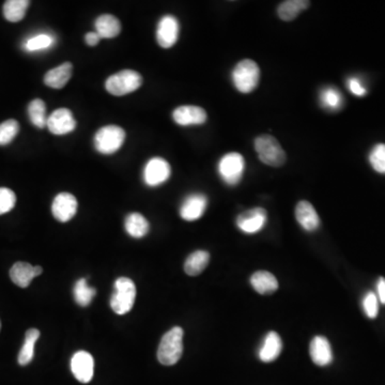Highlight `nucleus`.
Here are the masks:
<instances>
[{
    "label": "nucleus",
    "instance_id": "nucleus-26",
    "mask_svg": "<svg viewBox=\"0 0 385 385\" xmlns=\"http://www.w3.org/2000/svg\"><path fill=\"white\" fill-rule=\"evenodd\" d=\"M40 337V331L37 329H29L25 335V343L18 354V364L26 366L34 360L35 346Z\"/></svg>",
    "mask_w": 385,
    "mask_h": 385
},
{
    "label": "nucleus",
    "instance_id": "nucleus-5",
    "mask_svg": "<svg viewBox=\"0 0 385 385\" xmlns=\"http://www.w3.org/2000/svg\"><path fill=\"white\" fill-rule=\"evenodd\" d=\"M142 85V77L138 72L133 70H123L108 77L105 88L108 94L122 96L132 94Z\"/></svg>",
    "mask_w": 385,
    "mask_h": 385
},
{
    "label": "nucleus",
    "instance_id": "nucleus-21",
    "mask_svg": "<svg viewBox=\"0 0 385 385\" xmlns=\"http://www.w3.org/2000/svg\"><path fill=\"white\" fill-rule=\"evenodd\" d=\"M96 32L101 39H113L121 32L120 21L111 14H102L94 23Z\"/></svg>",
    "mask_w": 385,
    "mask_h": 385
},
{
    "label": "nucleus",
    "instance_id": "nucleus-24",
    "mask_svg": "<svg viewBox=\"0 0 385 385\" xmlns=\"http://www.w3.org/2000/svg\"><path fill=\"white\" fill-rule=\"evenodd\" d=\"M124 227L125 231L132 238L135 239L144 238L150 228L149 223H148L145 216H142V214L137 213V212H134V213L129 214L127 216Z\"/></svg>",
    "mask_w": 385,
    "mask_h": 385
},
{
    "label": "nucleus",
    "instance_id": "nucleus-3",
    "mask_svg": "<svg viewBox=\"0 0 385 385\" xmlns=\"http://www.w3.org/2000/svg\"><path fill=\"white\" fill-rule=\"evenodd\" d=\"M254 146L259 160L267 166L280 167L287 160L286 152L278 140L273 136L267 134L258 136Z\"/></svg>",
    "mask_w": 385,
    "mask_h": 385
},
{
    "label": "nucleus",
    "instance_id": "nucleus-29",
    "mask_svg": "<svg viewBox=\"0 0 385 385\" xmlns=\"http://www.w3.org/2000/svg\"><path fill=\"white\" fill-rule=\"evenodd\" d=\"M28 116L32 124L38 129H43L47 127V105L41 98H35L28 105Z\"/></svg>",
    "mask_w": 385,
    "mask_h": 385
},
{
    "label": "nucleus",
    "instance_id": "nucleus-12",
    "mask_svg": "<svg viewBox=\"0 0 385 385\" xmlns=\"http://www.w3.org/2000/svg\"><path fill=\"white\" fill-rule=\"evenodd\" d=\"M71 369L81 383H89L94 378V360L87 351H79L72 356Z\"/></svg>",
    "mask_w": 385,
    "mask_h": 385
},
{
    "label": "nucleus",
    "instance_id": "nucleus-19",
    "mask_svg": "<svg viewBox=\"0 0 385 385\" xmlns=\"http://www.w3.org/2000/svg\"><path fill=\"white\" fill-rule=\"evenodd\" d=\"M73 66L71 62H64L54 69L49 70L44 77V83L49 88L62 89L72 77Z\"/></svg>",
    "mask_w": 385,
    "mask_h": 385
},
{
    "label": "nucleus",
    "instance_id": "nucleus-36",
    "mask_svg": "<svg viewBox=\"0 0 385 385\" xmlns=\"http://www.w3.org/2000/svg\"><path fill=\"white\" fill-rule=\"evenodd\" d=\"M347 85H348V89L350 90L351 94H354L356 96H364L367 94V90H366L363 83L356 77L349 79Z\"/></svg>",
    "mask_w": 385,
    "mask_h": 385
},
{
    "label": "nucleus",
    "instance_id": "nucleus-8",
    "mask_svg": "<svg viewBox=\"0 0 385 385\" xmlns=\"http://www.w3.org/2000/svg\"><path fill=\"white\" fill-rule=\"evenodd\" d=\"M170 174L172 167L170 163L162 157H152L144 168V182L150 187H159L170 179Z\"/></svg>",
    "mask_w": 385,
    "mask_h": 385
},
{
    "label": "nucleus",
    "instance_id": "nucleus-18",
    "mask_svg": "<svg viewBox=\"0 0 385 385\" xmlns=\"http://www.w3.org/2000/svg\"><path fill=\"white\" fill-rule=\"evenodd\" d=\"M309 354H310L313 362L321 367L330 365L333 362L331 345L326 337H314L310 343V347H309Z\"/></svg>",
    "mask_w": 385,
    "mask_h": 385
},
{
    "label": "nucleus",
    "instance_id": "nucleus-23",
    "mask_svg": "<svg viewBox=\"0 0 385 385\" xmlns=\"http://www.w3.org/2000/svg\"><path fill=\"white\" fill-rule=\"evenodd\" d=\"M310 1L307 0H287L280 3L278 8V15L284 22H291L301 14V12L308 9Z\"/></svg>",
    "mask_w": 385,
    "mask_h": 385
},
{
    "label": "nucleus",
    "instance_id": "nucleus-10",
    "mask_svg": "<svg viewBox=\"0 0 385 385\" xmlns=\"http://www.w3.org/2000/svg\"><path fill=\"white\" fill-rule=\"evenodd\" d=\"M47 129L54 135H66L77 129V120L68 108H58L47 118Z\"/></svg>",
    "mask_w": 385,
    "mask_h": 385
},
{
    "label": "nucleus",
    "instance_id": "nucleus-13",
    "mask_svg": "<svg viewBox=\"0 0 385 385\" xmlns=\"http://www.w3.org/2000/svg\"><path fill=\"white\" fill-rule=\"evenodd\" d=\"M77 200L70 193H60L55 197L52 204V213L55 219L62 223L71 221L77 212Z\"/></svg>",
    "mask_w": 385,
    "mask_h": 385
},
{
    "label": "nucleus",
    "instance_id": "nucleus-11",
    "mask_svg": "<svg viewBox=\"0 0 385 385\" xmlns=\"http://www.w3.org/2000/svg\"><path fill=\"white\" fill-rule=\"evenodd\" d=\"M267 224V212L263 208H254L241 213L237 226L242 233L254 235L263 230Z\"/></svg>",
    "mask_w": 385,
    "mask_h": 385
},
{
    "label": "nucleus",
    "instance_id": "nucleus-25",
    "mask_svg": "<svg viewBox=\"0 0 385 385\" xmlns=\"http://www.w3.org/2000/svg\"><path fill=\"white\" fill-rule=\"evenodd\" d=\"M210 255L206 250H196L187 257L184 263V271L189 276H197L206 269Z\"/></svg>",
    "mask_w": 385,
    "mask_h": 385
},
{
    "label": "nucleus",
    "instance_id": "nucleus-2",
    "mask_svg": "<svg viewBox=\"0 0 385 385\" xmlns=\"http://www.w3.org/2000/svg\"><path fill=\"white\" fill-rule=\"evenodd\" d=\"M233 86L241 94H250L258 87L261 69L254 60L243 59L237 64L231 73Z\"/></svg>",
    "mask_w": 385,
    "mask_h": 385
},
{
    "label": "nucleus",
    "instance_id": "nucleus-27",
    "mask_svg": "<svg viewBox=\"0 0 385 385\" xmlns=\"http://www.w3.org/2000/svg\"><path fill=\"white\" fill-rule=\"evenodd\" d=\"M319 101L326 111H339L344 105V96L335 87H326L320 91Z\"/></svg>",
    "mask_w": 385,
    "mask_h": 385
},
{
    "label": "nucleus",
    "instance_id": "nucleus-9",
    "mask_svg": "<svg viewBox=\"0 0 385 385\" xmlns=\"http://www.w3.org/2000/svg\"><path fill=\"white\" fill-rule=\"evenodd\" d=\"M179 21L174 15H164L157 24V41L163 49H170L179 39Z\"/></svg>",
    "mask_w": 385,
    "mask_h": 385
},
{
    "label": "nucleus",
    "instance_id": "nucleus-28",
    "mask_svg": "<svg viewBox=\"0 0 385 385\" xmlns=\"http://www.w3.org/2000/svg\"><path fill=\"white\" fill-rule=\"evenodd\" d=\"M29 5L28 0H8L3 5V16L8 22H21L25 18Z\"/></svg>",
    "mask_w": 385,
    "mask_h": 385
},
{
    "label": "nucleus",
    "instance_id": "nucleus-35",
    "mask_svg": "<svg viewBox=\"0 0 385 385\" xmlns=\"http://www.w3.org/2000/svg\"><path fill=\"white\" fill-rule=\"evenodd\" d=\"M363 308L368 318H375L378 316L379 300L375 292L369 291L366 293L363 299Z\"/></svg>",
    "mask_w": 385,
    "mask_h": 385
},
{
    "label": "nucleus",
    "instance_id": "nucleus-17",
    "mask_svg": "<svg viewBox=\"0 0 385 385\" xmlns=\"http://www.w3.org/2000/svg\"><path fill=\"white\" fill-rule=\"evenodd\" d=\"M295 219L304 230L312 231L319 228L320 219L316 209L310 202H300L295 207Z\"/></svg>",
    "mask_w": 385,
    "mask_h": 385
},
{
    "label": "nucleus",
    "instance_id": "nucleus-4",
    "mask_svg": "<svg viewBox=\"0 0 385 385\" xmlns=\"http://www.w3.org/2000/svg\"><path fill=\"white\" fill-rule=\"evenodd\" d=\"M136 299L135 284L128 278H119L114 284L111 307L117 315H125L134 306Z\"/></svg>",
    "mask_w": 385,
    "mask_h": 385
},
{
    "label": "nucleus",
    "instance_id": "nucleus-34",
    "mask_svg": "<svg viewBox=\"0 0 385 385\" xmlns=\"http://www.w3.org/2000/svg\"><path fill=\"white\" fill-rule=\"evenodd\" d=\"M16 204V196L12 189L0 187V215L10 212Z\"/></svg>",
    "mask_w": 385,
    "mask_h": 385
},
{
    "label": "nucleus",
    "instance_id": "nucleus-31",
    "mask_svg": "<svg viewBox=\"0 0 385 385\" xmlns=\"http://www.w3.org/2000/svg\"><path fill=\"white\" fill-rule=\"evenodd\" d=\"M74 300L81 307H86L94 300L96 291L94 288L90 287L86 278H81L74 286Z\"/></svg>",
    "mask_w": 385,
    "mask_h": 385
},
{
    "label": "nucleus",
    "instance_id": "nucleus-32",
    "mask_svg": "<svg viewBox=\"0 0 385 385\" xmlns=\"http://www.w3.org/2000/svg\"><path fill=\"white\" fill-rule=\"evenodd\" d=\"M20 131V124L14 119H9L0 124V146H7L12 142Z\"/></svg>",
    "mask_w": 385,
    "mask_h": 385
},
{
    "label": "nucleus",
    "instance_id": "nucleus-14",
    "mask_svg": "<svg viewBox=\"0 0 385 385\" xmlns=\"http://www.w3.org/2000/svg\"><path fill=\"white\" fill-rule=\"evenodd\" d=\"M208 206V198L206 195L194 193L184 199L180 207V216L184 221H197L204 215Z\"/></svg>",
    "mask_w": 385,
    "mask_h": 385
},
{
    "label": "nucleus",
    "instance_id": "nucleus-30",
    "mask_svg": "<svg viewBox=\"0 0 385 385\" xmlns=\"http://www.w3.org/2000/svg\"><path fill=\"white\" fill-rule=\"evenodd\" d=\"M54 44V36L42 32V34L32 36L27 39V41L25 42L24 49L30 53L41 52V51L51 49Z\"/></svg>",
    "mask_w": 385,
    "mask_h": 385
},
{
    "label": "nucleus",
    "instance_id": "nucleus-16",
    "mask_svg": "<svg viewBox=\"0 0 385 385\" xmlns=\"http://www.w3.org/2000/svg\"><path fill=\"white\" fill-rule=\"evenodd\" d=\"M43 269L40 265L34 267L30 263L18 261L11 267L10 278L18 287L27 288L32 280L41 275Z\"/></svg>",
    "mask_w": 385,
    "mask_h": 385
},
{
    "label": "nucleus",
    "instance_id": "nucleus-20",
    "mask_svg": "<svg viewBox=\"0 0 385 385\" xmlns=\"http://www.w3.org/2000/svg\"><path fill=\"white\" fill-rule=\"evenodd\" d=\"M282 350V338L276 332H270L265 337L263 346L258 352V356L261 361L265 363H271L280 356Z\"/></svg>",
    "mask_w": 385,
    "mask_h": 385
},
{
    "label": "nucleus",
    "instance_id": "nucleus-39",
    "mask_svg": "<svg viewBox=\"0 0 385 385\" xmlns=\"http://www.w3.org/2000/svg\"><path fill=\"white\" fill-rule=\"evenodd\" d=\"M0 330H1V322H0Z\"/></svg>",
    "mask_w": 385,
    "mask_h": 385
},
{
    "label": "nucleus",
    "instance_id": "nucleus-7",
    "mask_svg": "<svg viewBox=\"0 0 385 385\" xmlns=\"http://www.w3.org/2000/svg\"><path fill=\"white\" fill-rule=\"evenodd\" d=\"M220 176L227 185H237L243 177L245 170V160L243 155L238 152H230L224 155L217 165Z\"/></svg>",
    "mask_w": 385,
    "mask_h": 385
},
{
    "label": "nucleus",
    "instance_id": "nucleus-38",
    "mask_svg": "<svg viewBox=\"0 0 385 385\" xmlns=\"http://www.w3.org/2000/svg\"><path fill=\"white\" fill-rule=\"evenodd\" d=\"M378 290V300L382 304H385V278H381L377 284Z\"/></svg>",
    "mask_w": 385,
    "mask_h": 385
},
{
    "label": "nucleus",
    "instance_id": "nucleus-15",
    "mask_svg": "<svg viewBox=\"0 0 385 385\" xmlns=\"http://www.w3.org/2000/svg\"><path fill=\"white\" fill-rule=\"evenodd\" d=\"M208 118L206 111L200 106H179L172 111V119L181 127L204 124Z\"/></svg>",
    "mask_w": 385,
    "mask_h": 385
},
{
    "label": "nucleus",
    "instance_id": "nucleus-22",
    "mask_svg": "<svg viewBox=\"0 0 385 385\" xmlns=\"http://www.w3.org/2000/svg\"><path fill=\"white\" fill-rule=\"evenodd\" d=\"M250 284L254 289L263 295H272L278 289V282L272 273L267 271H258L250 278Z\"/></svg>",
    "mask_w": 385,
    "mask_h": 385
},
{
    "label": "nucleus",
    "instance_id": "nucleus-6",
    "mask_svg": "<svg viewBox=\"0 0 385 385\" xmlns=\"http://www.w3.org/2000/svg\"><path fill=\"white\" fill-rule=\"evenodd\" d=\"M125 140V132L118 125H105L94 136V147L98 152L109 155L117 152Z\"/></svg>",
    "mask_w": 385,
    "mask_h": 385
},
{
    "label": "nucleus",
    "instance_id": "nucleus-37",
    "mask_svg": "<svg viewBox=\"0 0 385 385\" xmlns=\"http://www.w3.org/2000/svg\"><path fill=\"white\" fill-rule=\"evenodd\" d=\"M100 40H101V37L96 31L88 32L86 37H85V41H86L89 47H96L98 42H100Z\"/></svg>",
    "mask_w": 385,
    "mask_h": 385
},
{
    "label": "nucleus",
    "instance_id": "nucleus-1",
    "mask_svg": "<svg viewBox=\"0 0 385 385\" xmlns=\"http://www.w3.org/2000/svg\"><path fill=\"white\" fill-rule=\"evenodd\" d=\"M183 354V330L174 326L161 339L157 349V360L162 365L177 364Z\"/></svg>",
    "mask_w": 385,
    "mask_h": 385
},
{
    "label": "nucleus",
    "instance_id": "nucleus-33",
    "mask_svg": "<svg viewBox=\"0 0 385 385\" xmlns=\"http://www.w3.org/2000/svg\"><path fill=\"white\" fill-rule=\"evenodd\" d=\"M369 163L375 172L385 174V144H378L371 149Z\"/></svg>",
    "mask_w": 385,
    "mask_h": 385
}]
</instances>
